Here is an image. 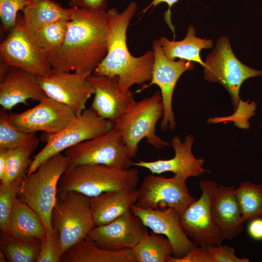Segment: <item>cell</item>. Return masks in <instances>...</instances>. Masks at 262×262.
<instances>
[{
	"label": "cell",
	"instance_id": "1",
	"mask_svg": "<svg viewBox=\"0 0 262 262\" xmlns=\"http://www.w3.org/2000/svg\"><path fill=\"white\" fill-rule=\"evenodd\" d=\"M69 9L71 19L64 41L48 58L54 71L91 74L107 52V10Z\"/></svg>",
	"mask_w": 262,
	"mask_h": 262
},
{
	"label": "cell",
	"instance_id": "2",
	"mask_svg": "<svg viewBox=\"0 0 262 262\" xmlns=\"http://www.w3.org/2000/svg\"><path fill=\"white\" fill-rule=\"evenodd\" d=\"M137 3L130 2L119 13L115 8L107 9L108 49L106 56L92 73L96 75L118 77V87L127 93L134 84L144 85L151 81L154 62L153 50L139 57L132 56L127 43V32L136 14Z\"/></svg>",
	"mask_w": 262,
	"mask_h": 262
},
{
	"label": "cell",
	"instance_id": "3",
	"mask_svg": "<svg viewBox=\"0 0 262 262\" xmlns=\"http://www.w3.org/2000/svg\"><path fill=\"white\" fill-rule=\"evenodd\" d=\"M139 180V171L134 168L100 164L68 166L60 179L57 193L74 191L91 197L110 191L136 189Z\"/></svg>",
	"mask_w": 262,
	"mask_h": 262
},
{
	"label": "cell",
	"instance_id": "4",
	"mask_svg": "<svg viewBox=\"0 0 262 262\" xmlns=\"http://www.w3.org/2000/svg\"><path fill=\"white\" fill-rule=\"evenodd\" d=\"M68 167L66 156L61 153L42 163L35 171L27 175L17 197L25 202L40 216L47 235L55 230L51 224V213L57 200L60 179Z\"/></svg>",
	"mask_w": 262,
	"mask_h": 262
},
{
	"label": "cell",
	"instance_id": "5",
	"mask_svg": "<svg viewBox=\"0 0 262 262\" xmlns=\"http://www.w3.org/2000/svg\"><path fill=\"white\" fill-rule=\"evenodd\" d=\"M163 114L161 94L157 91L150 97L139 101L134 100L114 122V128L120 133L131 159L136 156L138 145L144 139L156 149L170 145L156 133V124Z\"/></svg>",
	"mask_w": 262,
	"mask_h": 262
},
{
	"label": "cell",
	"instance_id": "6",
	"mask_svg": "<svg viewBox=\"0 0 262 262\" xmlns=\"http://www.w3.org/2000/svg\"><path fill=\"white\" fill-rule=\"evenodd\" d=\"M51 224L58 232L62 255L88 237L96 226L89 197L74 191L57 193Z\"/></svg>",
	"mask_w": 262,
	"mask_h": 262
},
{
	"label": "cell",
	"instance_id": "7",
	"mask_svg": "<svg viewBox=\"0 0 262 262\" xmlns=\"http://www.w3.org/2000/svg\"><path fill=\"white\" fill-rule=\"evenodd\" d=\"M1 61L22 69L38 78L53 72L48 57L38 46L33 33L26 26L19 12L15 26L0 45Z\"/></svg>",
	"mask_w": 262,
	"mask_h": 262
},
{
	"label": "cell",
	"instance_id": "8",
	"mask_svg": "<svg viewBox=\"0 0 262 262\" xmlns=\"http://www.w3.org/2000/svg\"><path fill=\"white\" fill-rule=\"evenodd\" d=\"M204 78L218 82L229 93L236 110L241 101L239 94L243 82L246 79L262 76V70L251 68L242 63L235 55L229 39L220 37L204 62Z\"/></svg>",
	"mask_w": 262,
	"mask_h": 262
},
{
	"label": "cell",
	"instance_id": "9",
	"mask_svg": "<svg viewBox=\"0 0 262 262\" xmlns=\"http://www.w3.org/2000/svg\"><path fill=\"white\" fill-rule=\"evenodd\" d=\"M114 128V123L98 115L90 107L85 109L62 131L48 138L46 145L32 160L27 175L36 170L51 157L82 142L102 135Z\"/></svg>",
	"mask_w": 262,
	"mask_h": 262
},
{
	"label": "cell",
	"instance_id": "10",
	"mask_svg": "<svg viewBox=\"0 0 262 262\" xmlns=\"http://www.w3.org/2000/svg\"><path fill=\"white\" fill-rule=\"evenodd\" d=\"M68 166L100 164L128 169L133 163L120 133L109 131L82 142L64 151Z\"/></svg>",
	"mask_w": 262,
	"mask_h": 262
},
{
	"label": "cell",
	"instance_id": "11",
	"mask_svg": "<svg viewBox=\"0 0 262 262\" xmlns=\"http://www.w3.org/2000/svg\"><path fill=\"white\" fill-rule=\"evenodd\" d=\"M218 184L214 180L199 182L200 197L196 200L180 215L181 228L197 246L209 247L221 244L224 240L213 222L212 204Z\"/></svg>",
	"mask_w": 262,
	"mask_h": 262
},
{
	"label": "cell",
	"instance_id": "12",
	"mask_svg": "<svg viewBox=\"0 0 262 262\" xmlns=\"http://www.w3.org/2000/svg\"><path fill=\"white\" fill-rule=\"evenodd\" d=\"M186 179L175 175L171 178L146 176L138 190L136 204L153 210L171 208L181 215L196 198L189 191Z\"/></svg>",
	"mask_w": 262,
	"mask_h": 262
},
{
	"label": "cell",
	"instance_id": "13",
	"mask_svg": "<svg viewBox=\"0 0 262 262\" xmlns=\"http://www.w3.org/2000/svg\"><path fill=\"white\" fill-rule=\"evenodd\" d=\"M67 105L45 97L36 106L20 113L9 114V121L14 127L24 132H43L44 142L65 128L76 116Z\"/></svg>",
	"mask_w": 262,
	"mask_h": 262
},
{
	"label": "cell",
	"instance_id": "14",
	"mask_svg": "<svg viewBox=\"0 0 262 262\" xmlns=\"http://www.w3.org/2000/svg\"><path fill=\"white\" fill-rule=\"evenodd\" d=\"M152 50L154 62L152 77L148 84L142 85L136 93L156 84L160 89L163 105L164 114L160 124L163 131L174 130L176 122L172 109V98L176 84L181 75L186 71L194 68L193 62L179 59L173 61L164 53L158 40L153 41Z\"/></svg>",
	"mask_w": 262,
	"mask_h": 262
},
{
	"label": "cell",
	"instance_id": "15",
	"mask_svg": "<svg viewBox=\"0 0 262 262\" xmlns=\"http://www.w3.org/2000/svg\"><path fill=\"white\" fill-rule=\"evenodd\" d=\"M90 75L53 70L49 76L38 78L47 96L69 107L78 116L94 93L87 80Z\"/></svg>",
	"mask_w": 262,
	"mask_h": 262
},
{
	"label": "cell",
	"instance_id": "16",
	"mask_svg": "<svg viewBox=\"0 0 262 262\" xmlns=\"http://www.w3.org/2000/svg\"><path fill=\"white\" fill-rule=\"evenodd\" d=\"M131 211L141 219L146 227L155 233L168 239L173 249V256L182 257L198 246L183 230L180 215L175 209L153 210L142 207L135 203Z\"/></svg>",
	"mask_w": 262,
	"mask_h": 262
},
{
	"label": "cell",
	"instance_id": "17",
	"mask_svg": "<svg viewBox=\"0 0 262 262\" xmlns=\"http://www.w3.org/2000/svg\"><path fill=\"white\" fill-rule=\"evenodd\" d=\"M146 229L131 209L107 224L96 226L88 237L106 249H132L141 240Z\"/></svg>",
	"mask_w": 262,
	"mask_h": 262
},
{
	"label": "cell",
	"instance_id": "18",
	"mask_svg": "<svg viewBox=\"0 0 262 262\" xmlns=\"http://www.w3.org/2000/svg\"><path fill=\"white\" fill-rule=\"evenodd\" d=\"M194 138L187 135L183 142L178 136L171 139V145L175 151L173 158L168 160H158L152 162L139 160L133 162L132 166L144 167L149 170L153 174H161L171 172L185 179L191 177H198L209 172L203 167L204 160L196 158L192 153V147Z\"/></svg>",
	"mask_w": 262,
	"mask_h": 262
},
{
	"label": "cell",
	"instance_id": "19",
	"mask_svg": "<svg viewBox=\"0 0 262 262\" xmlns=\"http://www.w3.org/2000/svg\"><path fill=\"white\" fill-rule=\"evenodd\" d=\"M87 80L94 90L91 107L100 117L114 123L126 111L134 100L132 92H121L117 76L96 75L93 73Z\"/></svg>",
	"mask_w": 262,
	"mask_h": 262
},
{
	"label": "cell",
	"instance_id": "20",
	"mask_svg": "<svg viewBox=\"0 0 262 262\" xmlns=\"http://www.w3.org/2000/svg\"><path fill=\"white\" fill-rule=\"evenodd\" d=\"M46 96L38 77L18 67L11 66L0 82V104L7 110L19 104L28 105L30 99L39 102Z\"/></svg>",
	"mask_w": 262,
	"mask_h": 262
},
{
	"label": "cell",
	"instance_id": "21",
	"mask_svg": "<svg viewBox=\"0 0 262 262\" xmlns=\"http://www.w3.org/2000/svg\"><path fill=\"white\" fill-rule=\"evenodd\" d=\"M235 190L232 186L218 185L212 204L213 219L223 240H232L243 230Z\"/></svg>",
	"mask_w": 262,
	"mask_h": 262
},
{
	"label": "cell",
	"instance_id": "22",
	"mask_svg": "<svg viewBox=\"0 0 262 262\" xmlns=\"http://www.w3.org/2000/svg\"><path fill=\"white\" fill-rule=\"evenodd\" d=\"M138 190L125 188L89 197L96 226L107 224L131 209L136 203Z\"/></svg>",
	"mask_w": 262,
	"mask_h": 262
},
{
	"label": "cell",
	"instance_id": "23",
	"mask_svg": "<svg viewBox=\"0 0 262 262\" xmlns=\"http://www.w3.org/2000/svg\"><path fill=\"white\" fill-rule=\"evenodd\" d=\"M61 262H136L132 249L111 250L99 246L88 237L62 256Z\"/></svg>",
	"mask_w": 262,
	"mask_h": 262
},
{
	"label": "cell",
	"instance_id": "24",
	"mask_svg": "<svg viewBox=\"0 0 262 262\" xmlns=\"http://www.w3.org/2000/svg\"><path fill=\"white\" fill-rule=\"evenodd\" d=\"M7 232L26 239L42 240L47 236L44 224L38 213L17 197L13 205Z\"/></svg>",
	"mask_w": 262,
	"mask_h": 262
},
{
	"label": "cell",
	"instance_id": "25",
	"mask_svg": "<svg viewBox=\"0 0 262 262\" xmlns=\"http://www.w3.org/2000/svg\"><path fill=\"white\" fill-rule=\"evenodd\" d=\"M196 33L195 27L190 25L183 40L171 41L164 36H161L158 40L164 53L169 59L175 61L176 58H179L196 62L203 66L204 62L200 58V51L203 49L212 48L213 41L212 39L196 37Z\"/></svg>",
	"mask_w": 262,
	"mask_h": 262
},
{
	"label": "cell",
	"instance_id": "26",
	"mask_svg": "<svg viewBox=\"0 0 262 262\" xmlns=\"http://www.w3.org/2000/svg\"><path fill=\"white\" fill-rule=\"evenodd\" d=\"M22 12L24 22L32 33L53 22L71 19L69 8L52 0H28Z\"/></svg>",
	"mask_w": 262,
	"mask_h": 262
},
{
	"label": "cell",
	"instance_id": "27",
	"mask_svg": "<svg viewBox=\"0 0 262 262\" xmlns=\"http://www.w3.org/2000/svg\"><path fill=\"white\" fill-rule=\"evenodd\" d=\"M42 240L26 239L1 232L0 250L10 262H35L39 254Z\"/></svg>",
	"mask_w": 262,
	"mask_h": 262
},
{
	"label": "cell",
	"instance_id": "28",
	"mask_svg": "<svg viewBox=\"0 0 262 262\" xmlns=\"http://www.w3.org/2000/svg\"><path fill=\"white\" fill-rule=\"evenodd\" d=\"M136 262H166L173 255L170 242L163 235L146 228L139 243L132 249Z\"/></svg>",
	"mask_w": 262,
	"mask_h": 262
},
{
	"label": "cell",
	"instance_id": "29",
	"mask_svg": "<svg viewBox=\"0 0 262 262\" xmlns=\"http://www.w3.org/2000/svg\"><path fill=\"white\" fill-rule=\"evenodd\" d=\"M243 222L262 217V185L241 182L235 190Z\"/></svg>",
	"mask_w": 262,
	"mask_h": 262
},
{
	"label": "cell",
	"instance_id": "30",
	"mask_svg": "<svg viewBox=\"0 0 262 262\" xmlns=\"http://www.w3.org/2000/svg\"><path fill=\"white\" fill-rule=\"evenodd\" d=\"M39 139L36 133L22 131L13 126L9 121L7 110L0 108V148L9 149L20 147L36 148Z\"/></svg>",
	"mask_w": 262,
	"mask_h": 262
},
{
	"label": "cell",
	"instance_id": "31",
	"mask_svg": "<svg viewBox=\"0 0 262 262\" xmlns=\"http://www.w3.org/2000/svg\"><path fill=\"white\" fill-rule=\"evenodd\" d=\"M36 149L34 147H20L9 149L7 163L0 183H10L26 177L32 160L30 158Z\"/></svg>",
	"mask_w": 262,
	"mask_h": 262
},
{
	"label": "cell",
	"instance_id": "32",
	"mask_svg": "<svg viewBox=\"0 0 262 262\" xmlns=\"http://www.w3.org/2000/svg\"><path fill=\"white\" fill-rule=\"evenodd\" d=\"M68 21H57L33 33L38 46L48 57L62 45Z\"/></svg>",
	"mask_w": 262,
	"mask_h": 262
},
{
	"label": "cell",
	"instance_id": "33",
	"mask_svg": "<svg viewBox=\"0 0 262 262\" xmlns=\"http://www.w3.org/2000/svg\"><path fill=\"white\" fill-rule=\"evenodd\" d=\"M26 178V177H25ZM25 178L10 183L0 184V229L7 232L14 201Z\"/></svg>",
	"mask_w": 262,
	"mask_h": 262
},
{
	"label": "cell",
	"instance_id": "34",
	"mask_svg": "<svg viewBox=\"0 0 262 262\" xmlns=\"http://www.w3.org/2000/svg\"><path fill=\"white\" fill-rule=\"evenodd\" d=\"M28 0H0V18L4 32L8 33L16 24L17 16Z\"/></svg>",
	"mask_w": 262,
	"mask_h": 262
},
{
	"label": "cell",
	"instance_id": "35",
	"mask_svg": "<svg viewBox=\"0 0 262 262\" xmlns=\"http://www.w3.org/2000/svg\"><path fill=\"white\" fill-rule=\"evenodd\" d=\"M62 253L59 234L47 235L42 240L41 246L36 262H61Z\"/></svg>",
	"mask_w": 262,
	"mask_h": 262
},
{
	"label": "cell",
	"instance_id": "36",
	"mask_svg": "<svg viewBox=\"0 0 262 262\" xmlns=\"http://www.w3.org/2000/svg\"><path fill=\"white\" fill-rule=\"evenodd\" d=\"M208 248L210 252L212 262H249L248 258H239L235 255L233 247L221 244L215 245Z\"/></svg>",
	"mask_w": 262,
	"mask_h": 262
},
{
	"label": "cell",
	"instance_id": "37",
	"mask_svg": "<svg viewBox=\"0 0 262 262\" xmlns=\"http://www.w3.org/2000/svg\"><path fill=\"white\" fill-rule=\"evenodd\" d=\"M166 262H212V259L208 247L197 246L182 257L169 256Z\"/></svg>",
	"mask_w": 262,
	"mask_h": 262
},
{
	"label": "cell",
	"instance_id": "38",
	"mask_svg": "<svg viewBox=\"0 0 262 262\" xmlns=\"http://www.w3.org/2000/svg\"><path fill=\"white\" fill-rule=\"evenodd\" d=\"M70 7H76L92 10H107V0H69Z\"/></svg>",
	"mask_w": 262,
	"mask_h": 262
},
{
	"label": "cell",
	"instance_id": "39",
	"mask_svg": "<svg viewBox=\"0 0 262 262\" xmlns=\"http://www.w3.org/2000/svg\"><path fill=\"white\" fill-rule=\"evenodd\" d=\"M247 232L253 239L262 240V217L254 218L249 221Z\"/></svg>",
	"mask_w": 262,
	"mask_h": 262
},
{
	"label": "cell",
	"instance_id": "40",
	"mask_svg": "<svg viewBox=\"0 0 262 262\" xmlns=\"http://www.w3.org/2000/svg\"><path fill=\"white\" fill-rule=\"evenodd\" d=\"M179 0H152L149 5L144 10L143 12H146L150 7L154 8L161 3H166L168 6V10L164 14V18L166 23L174 32V27L171 22V8Z\"/></svg>",
	"mask_w": 262,
	"mask_h": 262
},
{
	"label": "cell",
	"instance_id": "41",
	"mask_svg": "<svg viewBox=\"0 0 262 262\" xmlns=\"http://www.w3.org/2000/svg\"><path fill=\"white\" fill-rule=\"evenodd\" d=\"M9 149L0 148V180L4 174L7 163Z\"/></svg>",
	"mask_w": 262,
	"mask_h": 262
},
{
	"label": "cell",
	"instance_id": "42",
	"mask_svg": "<svg viewBox=\"0 0 262 262\" xmlns=\"http://www.w3.org/2000/svg\"><path fill=\"white\" fill-rule=\"evenodd\" d=\"M11 66L1 61L0 66V82H2L7 75Z\"/></svg>",
	"mask_w": 262,
	"mask_h": 262
},
{
	"label": "cell",
	"instance_id": "43",
	"mask_svg": "<svg viewBox=\"0 0 262 262\" xmlns=\"http://www.w3.org/2000/svg\"><path fill=\"white\" fill-rule=\"evenodd\" d=\"M7 259L4 254L0 250V262H6Z\"/></svg>",
	"mask_w": 262,
	"mask_h": 262
}]
</instances>
